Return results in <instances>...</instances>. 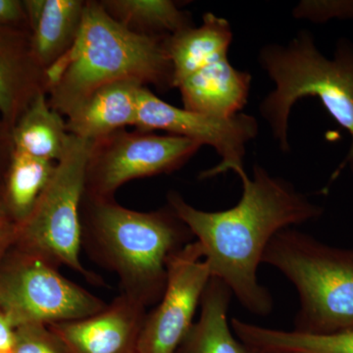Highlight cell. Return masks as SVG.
I'll list each match as a JSON object with an SVG mask.
<instances>
[{
  "label": "cell",
  "instance_id": "2e32d148",
  "mask_svg": "<svg viewBox=\"0 0 353 353\" xmlns=\"http://www.w3.org/2000/svg\"><path fill=\"white\" fill-rule=\"evenodd\" d=\"M233 41L231 25L213 13L203 15L202 24L167 38V52L173 68V88L196 71L228 57Z\"/></svg>",
  "mask_w": 353,
  "mask_h": 353
},
{
  "label": "cell",
  "instance_id": "30bf717a",
  "mask_svg": "<svg viewBox=\"0 0 353 353\" xmlns=\"http://www.w3.org/2000/svg\"><path fill=\"white\" fill-rule=\"evenodd\" d=\"M210 279L199 241H190L172 255L163 296L146 314L139 353H176L194 325Z\"/></svg>",
  "mask_w": 353,
  "mask_h": 353
},
{
  "label": "cell",
  "instance_id": "52a82bcc",
  "mask_svg": "<svg viewBox=\"0 0 353 353\" xmlns=\"http://www.w3.org/2000/svg\"><path fill=\"white\" fill-rule=\"evenodd\" d=\"M106 306L34 253L12 246L0 264V312L14 329L31 323L75 321Z\"/></svg>",
  "mask_w": 353,
  "mask_h": 353
},
{
  "label": "cell",
  "instance_id": "8992f818",
  "mask_svg": "<svg viewBox=\"0 0 353 353\" xmlns=\"http://www.w3.org/2000/svg\"><path fill=\"white\" fill-rule=\"evenodd\" d=\"M92 141L70 134L68 146L54 174L30 215L16 225L14 245L34 253L55 266L68 267L92 284L99 276L83 266L81 208L85 192V168Z\"/></svg>",
  "mask_w": 353,
  "mask_h": 353
},
{
  "label": "cell",
  "instance_id": "5bb4252c",
  "mask_svg": "<svg viewBox=\"0 0 353 353\" xmlns=\"http://www.w3.org/2000/svg\"><path fill=\"white\" fill-rule=\"evenodd\" d=\"M143 87L138 81L123 80L97 88L65 118L69 134L94 141L134 127Z\"/></svg>",
  "mask_w": 353,
  "mask_h": 353
},
{
  "label": "cell",
  "instance_id": "5b68a950",
  "mask_svg": "<svg viewBox=\"0 0 353 353\" xmlns=\"http://www.w3.org/2000/svg\"><path fill=\"white\" fill-rule=\"evenodd\" d=\"M262 263L280 271L296 290L294 331L330 334L353 328V250L288 228L272 239Z\"/></svg>",
  "mask_w": 353,
  "mask_h": 353
},
{
  "label": "cell",
  "instance_id": "277c9868",
  "mask_svg": "<svg viewBox=\"0 0 353 353\" xmlns=\"http://www.w3.org/2000/svg\"><path fill=\"white\" fill-rule=\"evenodd\" d=\"M259 62L275 88L259 106L281 150L289 152V118L296 102L317 97L331 117L350 134L352 143L347 157L332 176L336 180L347 167L353 175V43L341 38L333 58L319 50L314 36L301 31L289 43L266 44Z\"/></svg>",
  "mask_w": 353,
  "mask_h": 353
},
{
  "label": "cell",
  "instance_id": "ba28073f",
  "mask_svg": "<svg viewBox=\"0 0 353 353\" xmlns=\"http://www.w3.org/2000/svg\"><path fill=\"white\" fill-rule=\"evenodd\" d=\"M201 146L183 137L139 130H119L94 139L85 168L83 199H113L130 181L179 170Z\"/></svg>",
  "mask_w": 353,
  "mask_h": 353
},
{
  "label": "cell",
  "instance_id": "44dd1931",
  "mask_svg": "<svg viewBox=\"0 0 353 353\" xmlns=\"http://www.w3.org/2000/svg\"><path fill=\"white\" fill-rule=\"evenodd\" d=\"M109 15L130 31L169 37L192 27L190 14L171 0H102Z\"/></svg>",
  "mask_w": 353,
  "mask_h": 353
},
{
  "label": "cell",
  "instance_id": "e0dca14e",
  "mask_svg": "<svg viewBox=\"0 0 353 353\" xmlns=\"http://www.w3.org/2000/svg\"><path fill=\"white\" fill-rule=\"evenodd\" d=\"M231 290L211 277L204 290L201 312L176 353H254L234 334L228 321Z\"/></svg>",
  "mask_w": 353,
  "mask_h": 353
},
{
  "label": "cell",
  "instance_id": "83f0119b",
  "mask_svg": "<svg viewBox=\"0 0 353 353\" xmlns=\"http://www.w3.org/2000/svg\"><path fill=\"white\" fill-rule=\"evenodd\" d=\"M0 353H11V350H0Z\"/></svg>",
  "mask_w": 353,
  "mask_h": 353
},
{
  "label": "cell",
  "instance_id": "7c38bea8",
  "mask_svg": "<svg viewBox=\"0 0 353 353\" xmlns=\"http://www.w3.org/2000/svg\"><path fill=\"white\" fill-rule=\"evenodd\" d=\"M41 92H46V75L34 57L31 32L0 27V114L7 124L13 128Z\"/></svg>",
  "mask_w": 353,
  "mask_h": 353
},
{
  "label": "cell",
  "instance_id": "4316f807",
  "mask_svg": "<svg viewBox=\"0 0 353 353\" xmlns=\"http://www.w3.org/2000/svg\"><path fill=\"white\" fill-rule=\"evenodd\" d=\"M14 341V328L6 316L0 312V350H11Z\"/></svg>",
  "mask_w": 353,
  "mask_h": 353
},
{
  "label": "cell",
  "instance_id": "d4e9b609",
  "mask_svg": "<svg viewBox=\"0 0 353 353\" xmlns=\"http://www.w3.org/2000/svg\"><path fill=\"white\" fill-rule=\"evenodd\" d=\"M14 152L12 128L7 124L0 114V192Z\"/></svg>",
  "mask_w": 353,
  "mask_h": 353
},
{
  "label": "cell",
  "instance_id": "9a60e30c",
  "mask_svg": "<svg viewBox=\"0 0 353 353\" xmlns=\"http://www.w3.org/2000/svg\"><path fill=\"white\" fill-rule=\"evenodd\" d=\"M85 4L83 0H25L32 51L46 73L75 43Z\"/></svg>",
  "mask_w": 353,
  "mask_h": 353
},
{
  "label": "cell",
  "instance_id": "603a6c76",
  "mask_svg": "<svg viewBox=\"0 0 353 353\" xmlns=\"http://www.w3.org/2000/svg\"><path fill=\"white\" fill-rule=\"evenodd\" d=\"M294 16L317 24L332 19L353 20V0H303L294 9Z\"/></svg>",
  "mask_w": 353,
  "mask_h": 353
},
{
  "label": "cell",
  "instance_id": "cb8c5ba5",
  "mask_svg": "<svg viewBox=\"0 0 353 353\" xmlns=\"http://www.w3.org/2000/svg\"><path fill=\"white\" fill-rule=\"evenodd\" d=\"M0 27L17 28L30 31L25 0H0Z\"/></svg>",
  "mask_w": 353,
  "mask_h": 353
},
{
  "label": "cell",
  "instance_id": "8fae6325",
  "mask_svg": "<svg viewBox=\"0 0 353 353\" xmlns=\"http://www.w3.org/2000/svg\"><path fill=\"white\" fill-rule=\"evenodd\" d=\"M146 314L143 304L121 294L97 314L48 326L68 353H139Z\"/></svg>",
  "mask_w": 353,
  "mask_h": 353
},
{
  "label": "cell",
  "instance_id": "ac0fdd59",
  "mask_svg": "<svg viewBox=\"0 0 353 353\" xmlns=\"http://www.w3.org/2000/svg\"><path fill=\"white\" fill-rule=\"evenodd\" d=\"M234 334L254 353H353V328L308 334L266 328L233 318Z\"/></svg>",
  "mask_w": 353,
  "mask_h": 353
},
{
  "label": "cell",
  "instance_id": "d6986e66",
  "mask_svg": "<svg viewBox=\"0 0 353 353\" xmlns=\"http://www.w3.org/2000/svg\"><path fill=\"white\" fill-rule=\"evenodd\" d=\"M14 148L39 159L58 162L68 146L66 119L50 108L46 92L34 97L12 128Z\"/></svg>",
  "mask_w": 353,
  "mask_h": 353
},
{
  "label": "cell",
  "instance_id": "3957f363",
  "mask_svg": "<svg viewBox=\"0 0 353 353\" xmlns=\"http://www.w3.org/2000/svg\"><path fill=\"white\" fill-rule=\"evenodd\" d=\"M83 243L92 259L114 272L122 294L148 306L157 305L167 282V263L192 241L189 227L166 208L139 212L113 199H83Z\"/></svg>",
  "mask_w": 353,
  "mask_h": 353
},
{
  "label": "cell",
  "instance_id": "9c48e42d",
  "mask_svg": "<svg viewBox=\"0 0 353 353\" xmlns=\"http://www.w3.org/2000/svg\"><path fill=\"white\" fill-rule=\"evenodd\" d=\"M134 128L139 131H164L214 148L219 164L202 171L201 180L221 174L236 173L243 167L248 143L259 134V123L253 116L240 113L228 119L209 117L162 101L148 87L139 92L138 115Z\"/></svg>",
  "mask_w": 353,
  "mask_h": 353
},
{
  "label": "cell",
  "instance_id": "7a4b0ae2",
  "mask_svg": "<svg viewBox=\"0 0 353 353\" xmlns=\"http://www.w3.org/2000/svg\"><path fill=\"white\" fill-rule=\"evenodd\" d=\"M168 37L137 34L114 20L101 1L88 0L75 43L46 71L50 108L65 118L95 90L134 80L161 90L173 88Z\"/></svg>",
  "mask_w": 353,
  "mask_h": 353
},
{
  "label": "cell",
  "instance_id": "6da1fadb",
  "mask_svg": "<svg viewBox=\"0 0 353 353\" xmlns=\"http://www.w3.org/2000/svg\"><path fill=\"white\" fill-rule=\"evenodd\" d=\"M236 174L243 194L234 208L199 210L175 190L167 201L201 245L211 277L223 281L248 312L266 316L273 310V299L257 272L267 246L279 232L318 219L324 210L260 165L252 178L245 168Z\"/></svg>",
  "mask_w": 353,
  "mask_h": 353
},
{
  "label": "cell",
  "instance_id": "4fadbf2b",
  "mask_svg": "<svg viewBox=\"0 0 353 353\" xmlns=\"http://www.w3.org/2000/svg\"><path fill=\"white\" fill-rule=\"evenodd\" d=\"M252 76L234 68L229 57L199 70L176 85L183 108L228 119L241 113L250 94Z\"/></svg>",
  "mask_w": 353,
  "mask_h": 353
},
{
  "label": "cell",
  "instance_id": "7402d4cb",
  "mask_svg": "<svg viewBox=\"0 0 353 353\" xmlns=\"http://www.w3.org/2000/svg\"><path fill=\"white\" fill-rule=\"evenodd\" d=\"M11 353H68L50 327L41 323L21 325L14 329Z\"/></svg>",
  "mask_w": 353,
  "mask_h": 353
},
{
  "label": "cell",
  "instance_id": "ffe728a7",
  "mask_svg": "<svg viewBox=\"0 0 353 353\" xmlns=\"http://www.w3.org/2000/svg\"><path fill=\"white\" fill-rule=\"evenodd\" d=\"M57 164L14 152L0 192V208L14 224H20L32 212Z\"/></svg>",
  "mask_w": 353,
  "mask_h": 353
},
{
  "label": "cell",
  "instance_id": "484cf974",
  "mask_svg": "<svg viewBox=\"0 0 353 353\" xmlns=\"http://www.w3.org/2000/svg\"><path fill=\"white\" fill-rule=\"evenodd\" d=\"M16 225L0 208V264L15 243Z\"/></svg>",
  "mask_w": 353,
  "mask_h": 353
}]
</instances>
